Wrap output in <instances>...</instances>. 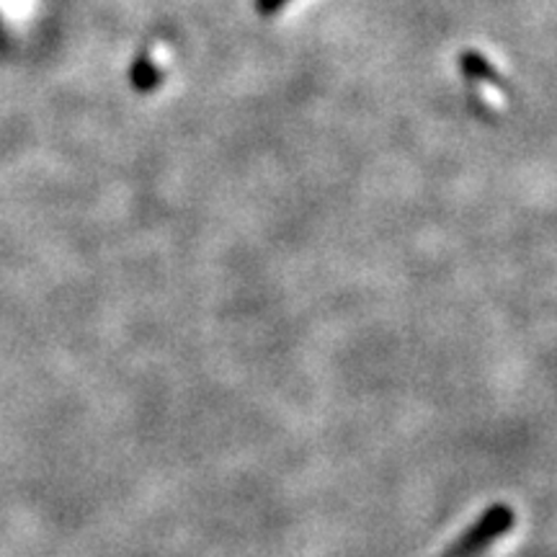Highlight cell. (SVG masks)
I'll use <instances>...</instances> for the list:
<instances>
[{"label":"cell","mask_w":557,"mask_h":557,"mask_svg":"<svg viewBox=\"0 0 557 557\" xmlns=\"http://www.w3.org/2000/svg\"><path fill=\"white\" fill-rule=\"evenodd\" d=\"M513 524H517V513L511 508L506 504L491 506L438 557H483L487 549L496 547L511 532Z\"/></svg>","instance_id":"cell-1"},{"label":"cell","mask_w":557,"mask_h":557,"mask_svg":"<svg viewBox=\"0 0 557 557\" xmlns=\"http://www.w3.org/2000/svg\"><path fill=\"white\" fill-rule=\"evenodd\" d=\"M37 13V0H0V16L9 18L5 24L13 29H26Z\"/></svg>","instance_id":"cell-2"}]
</instances>
